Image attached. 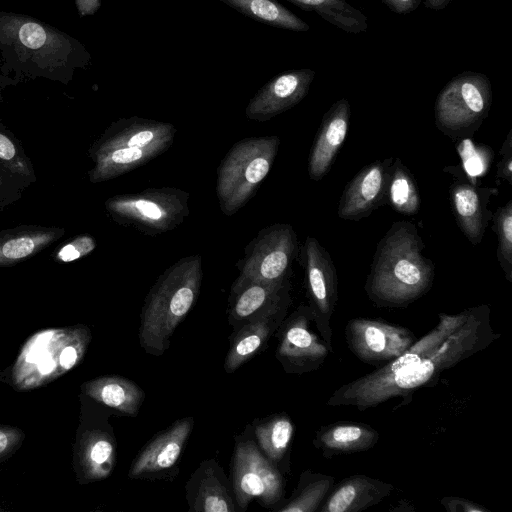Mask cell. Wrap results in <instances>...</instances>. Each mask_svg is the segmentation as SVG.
<instances>
[{
    "label": "cell",
    "instance_id": "obj_13",
    "mask_svg": "<svg viewBox=\"0 0 512 512\" xmlns=\"http://www.w3.org/2000/svg\"><path fill=\"white\" fill-rule=\"evenodd\" d=\"M290 280L264 282L239 274L231 286L228 321L234 332L259 318L286 314L292 302Z\"/></svg>",
    "mask_w": 512,
    "mask_h": 512
},
{
    "label": "cell",
    "instance_id": "obj_14",
    "mask_svg": "<svg viewBox=\"0 0 512 512\" xmlns=\"http://www.w3.org/2000/svg\"><path fill=\"white\" fill-rule=\"evenodd\" d=\"M393 158L364 166L345 186L339 200L338 216L359 221L387 202L388 181Z\"/></svg>",
    "mask_w": 512,
    "mask_h": 512
},
{
    "label": "cell",
    "instance_id": "obj_26",
    "mask_svg": "<svg viewBox=\"0 0 512 512\" xmlns=\"http://www.w3.org/2000/svg\"><path fill=\"white\" fill-rule=\"evenodd\" d=\"M243 15L261 23L306 32L310 26L276 0H220Z\"/></svg>",
    "mask_w": 512,
    "mask_h": 512
},
{
    "label": "cell",
    "instance_id": "obj_5",
    "mask_svg": "<svg viewBox=\"0 0 512 512\" xmlns=\"http://www.w3.org/2000/svg\"><path fill=\"white\" fill-rule=\"evenodd\" d=\"M280 145L277 135L247 137L228 150L217 167L216 194L226 216L243 208L269 174Z\"/></svg>",
    "mask_w": 512,
    "mask_h": 512
},
{
    "label": "cell",
    "instance_id": "obj_9",
    "mask_svg": "<svg viewBox=\"0 0 512 512\" xmlns=\"http://www.w3.org/2000/svg\"><path fill=\"white\" fill-rule=\"evenodd\" d=\"M232 489L241 510L252 500L274 510L283 501L284 479L254 441L239 440L232 459Z\"/></svg>",
    "mask_w": 512,
    "mask_h": 512
},
{
    "label": "cell",
    "instance_id": "obj_15",
    "mask_svg": "<svg viewBox=\"0 0 512 512\" xmlns=\"http://www.w3.org/2000/svg\"><path fill=\"white\" fill-rule=\"evenodd\" d=\"M314 76V70L298 69L272 78L250 99L246 117L265 122L291 109L307 95Z\"/></svg>",
    "mask_w": 512,
    "mask_h": 512
},
{
    "label": "cell",
    "instance_id": "obj_24",
    "mask_svg": "<svg viewBox=\"0 0 512 512\" xmlns=\"http://www.w3.org/2000/svg\"><path fill=\"white\" fill-rule=\"evenodd\" d=\"M285 316L286 314L265 316L233 332L232 343L225 358V371L234 372L259 352L276 328H279Z\"/></svg>",
    "mask_w": 512,
    "mask_h": 512
},
{
    "label": "cell",
    "instance_id": "obj_19",
    "mask_svg": "<svg viewBox=\"0 0 512 512\" xmlns=\"http://www.w3.org/2000/svg\"><path fill=\"white\" fill-rule=\"evenodd\" d=\"M35 181V170L24 148L0 125V208L18 201Z\"/></svg>",
    "mask_w": 512,
    "mask_h": 512
},
{
    "label": "cell",
    "instance_id": "obj_4",
    "mask_svg": "<svg viewBox=\"0 0 512 512\" xmlns=\"http://www.w3.org/2000/svg\"><path fill=\"white\" fill-rule=\"evenodd\" d=\"M176 132L172 123L138 116L111 123L89 148L90 182L112 180L147 164L172 146Z\"/></svg>",
    "mask_w": 512,
    "mask_h": 512
},
{
    "label": "cell",
    "instance_id": "obj_36",
    "mask_svg": "<svg viewBox=\"0 0 512 512\" xmlns=\"http://www.w3.org/2000/svg\"><path fill=\"white\" fill-rule=\"evenodd\" d=\"M21 42L29 48H39L46 40L44 29L36 23L24 24L19 32Z\"/></svg>",
    "mask_w": 512,
    "mask_h": 512
},
{
    "label": "cell",
    "instance_id": "obj_12",
    "mask_svg": "<svg viewBox=\"0 0 512 512\" xmlns=\"http://www.w3.org/2000/svg\"><path fill=\"white\" fill-rule=\"evenodd\" d=\"M344 336L353 355L377 367L399 357L415 342L414 333L406 327L365 317L350 319Z\"/></svg>",
    "mask_w": 512,
    "mask_h": 512
},
{
    "label": "cell",
    "instance_id": "obj_8",
    "mask_svg": "<svg viewBox=\"0 0 512 512\" xmlns=\"http://www.w3.org/2000/svg\"><path fill=\"white\" fill-rule=\"evenodd\" d=\"M299 253L297 234L288 223L262 228L246 245L236 267L240 275L252 280L281 282L290 280L292 265Z\"/></svg>",
    "mask_w": 512,
    "mask_h": 512
},
{
    "label": "cell",
    "instance_id": "obj_35",
    "mask_svg": "<svg viewBox=\"0 0 512 512\" xmlns=\"http://www.w3.org/2000/svg\"><path fill=\"white\" fill-rule=\"evenodd\" d=\"M441 505L448 512H489L486 507L458 496H445L440 500Z\"/></svg>",
    "mask_w": 512,
    "mask_h": 512
},
{
    "label": "cell",
    "instance_id": "obj_22",
    "mask_svg": "<svg viewBox=\"0 0 512 512\" xmlns=\"http://www.w3.org/2000/svg\"><path fill=\"white\" fill-rule=\"evenodd\" d=\"M379 441V432L368 424L355 421H338L322 425L316 431L313 445L323 457L365 452Z\"/></svg>",
    "mask_w": 512,
    "mask_h": 512
},
{
    "label": "cell",
    "instance_id": "obj_27",
    "mask_svg": "<svg viewBox=\"0 0 512 512\" xmlns=\"http://www.w3.org/2000/svg\"><path fill=\"white\" fill-rule=\"evenodd\" d=\"M305 11H314L330 24L347 33L358 34L368 28L367 16L345 0H288Z\"/></svg>",
    "mask_w": 512,
    "mask_h": 512
},
{
    "label": "cell",
    "instance_id": "obj_25",
    "mask_svg": "<svg viewBox=\"0 0 512 512\" xmlns=\"http://www.w3.org/2000/svg\"><path fill=\"white\" fill-rule=\"evenodd\" d=\"M335 483L331 475L304 470L291 497L274 510L279 512H316Z\"/></svg>",
    "mask_w": 512,
    "mask_h": 512
},
{
    "label": "cell",
    "instance_id": "obj_33",
    "mask_svg": "<svg viewBox=\"0 0 512 512\" xmlns=\"http://www.w3.org/2000/svg\"><path fill=\"white\" fill-rule=\"evenodd\" d=\"M96 241L90 234H81L64 243L54 253L58 262H72L90 254L96 247Z\"/></svg>",
    "mask_w": 512,
    "mask_h": 512
},
{
    "label": "cell",
    "instance_id": "obj_40",
    "mask_svg": "<svg viewBox=\"0 0 512 512\" xmlns=\"http://www.w3.org/2000/svg\"><path fill=\"white\" fill-rule=\"evenodd\" d=\"M8 445V438L7 435L0 431V453H2Z\"/></svg>",
    "mask_w": 512,
    "mask_h": 512
},
{
    "label": "cell",
    "instance_id": "obj_38",
    "mask_svg": "<svg viewBox=\"0 0 512 512\" xmlns=\"http://www.w3.org/2000/svg\"><path fill=\"white\" fill-rule=\"evenodd\" d=\"M77 351L74 347H66L60 354V364L65 369H70L77 360Z\"/></svg>",
    "mask_w": 512,
    "mask_h": 512
},
{
    "label": "cell",
    "instance_id": "obj_10",
    "mask_svg": "<svg viewBox=\"0 0 512 512\" xmlns=\"http://www.w3.org/2000/svg\"><path fill=\"white\" fill-rule=\"evenodd\" d=\"M309 307L321 338L333 353L331 318L338 301V278L329 252L312 236L301 248Z\"/></svg>",
    "mask_w": 512,
    "mask_h": 512
},
{
    "label": "cell",
    "instance_id": "obj_18",
    "mask_svg": "<svg viewBox=\"0 0 512 512\" xmlns=\"http://www.w3.org/2000/svg\"><path fill=\"white\" fill-rule=\"evenodd\" d=\"M351 108L346 98H341L328 109L311 147L308 159V174L311 180H321L345 141Z\"/></svg>",
    "mask_w": 512,
    "mask_h": 512
},
{
    "label": "cell",
    "instance_id": "obj_21",
    "mask_svg": "<svg viewBox=\"0 0 512 512\" xmlns=\"http://www.w3.org/2000/svg\"><path fill=\"white\" fill-rule=\"evenodd\" d=\"M392 484L364 474H354L333 486L320 512H360L378 505L387 498Z\"/></svg>",
    "mask_w": 512,
    "mask_h": 512
},
{
    "label": "cell",
    "instance_id": "obj_29",
    "mask_svg": "<svg viewBox=\"0 0 512 512\" xmlns=\"http://www.w3.org/2000/svg\"><path fill=\"white\" fill-rule=\"evenodd\" d=\"M92 392L108 407L135 416L145 397L144 391L133 381L122 377L105 378L93 384Z\"/></svg>",
    "mask_w": 512,
    "mask_h": 512
},
{
    "label": "cell",
    "instance_id": "obj_11",
    "mask_svg": "<svg viewBox=\"0 0 512 512\" xmlns=\"http://www.w3.org/2000/svg\"><path fill=\"white\" fill-rule=\"evenodd\" d=\"M313 321L309 305L301 304L280 324L276 358L286 373L303 375L316 371L332 353L312 330Z\"/></svg>",
    "mask_w": 512,
    "mask_h": 512
},
{
    "label": "cell",
    "instance_id": "obj_39",
    "mask_svg": "<svg viewBox=\"0 0 512 512\" xmlns=\"http://www.w3.org/2000/svg\"><path fill=\"white\" fill-rule=\"evenodd\" d=\"M452 0H424V6L431 10H443Z\"/></svg>",
    "mask_w": 512,
    "mask_h": 512
},
{
    "label": "cell",
    "instance_id": "obj_34",
    "mask_svg": "<svg viewBox=\"0 0 512 512\" xmlns=\"http://www.w3.org/2000/svg\"><path fill=\"white\" fill-rule=\"evenodd\" d=\"M496 177L512 184V131L510 130L499 151Z\"/></svg>",
    "mask_w": 512,
    "mask_h": 512
},
{
    "label": "cell",
    "instance_id": "obj_32",
    "mask_svg": "<svg viewBox=\"0 0 512 512\" xmlns=\"http://www.w3.org/2000/svg\"><path fill=\"white\" fill-rule=\"evenodd\" d=\"M458 151L463 160L465 172L475 179L485 174L490 167V162L493 157L490 147L485 145H475L471 142L470 138L461 140Z\"/></svg>",
    "mask_w": 512,
    "mask_h": 512
},
{
    "label": "cell",
    "instance_id": "obj_30",
    "mask_svg": "<svg viewBox=\"0 0 512 512\" xmlns=\"http://www.w3.org/2000/svg\"><path fill=\"white\" fill-rule=\"evenodd\" d=\"M387 202L395 211L406 216L417 214L420 208V194L416 181L399 157L393 159L391 166Z\"/></svg>",
    "mask_w": 512,
    "mask_h": 512
},
{
    "label": "cell",
    "instance_id": "obj_16",
    "mask_svg": "<svg viewBox=\"0 0 512 512\" xmlns=\"http://www.w3.org/2000/svg\"><path fill=\"white\" fill-rule=\"evenodd\" d=\"M186 499L190 511L235 512L237 503L232 485L214 459L200 463L186 483Z\"/></svg>",
    "mask_w": 512,
    "mask_h": 512
},
{
    "label": "cell",
    "instance_id": "obj_37",
    "mask_svg": "<svg viewBox=\"0 0 512 512\" xmlns=\"http://www.w3.org/2000/svg\"><path fill=\"white\" fill-rule=\"evenodd\" d=\"M382 2L397 14H407L416 10L421 0H382Z\"/></svg>",
    "mask_w": 512,
    "mask_h": 512
},
{
    "label": "cell",
    "instance_id": "obj_1",
    "mask_svg": "<svg viewBox=\"0 0 512 512\" xmlns=\"http://www.w3.org/2000/svg\"><path fill=\"white\" fill-rule=\"evenodd\" d=\"M438 317V324L399 357L341 385L326 405L364 411L393 397L410 401L417 389L434 386L443 371L482 351L499 336L490 325L488 305L457 314L439 313Z\"/></svg>",
    "mask_w": 512,
    "mask_h": 512
},
{
    "label": "cell",
    "instance_id": "obj_2",
    "mask_svg": "<svg viewBox=\"0 0 512 512\" xmlns=\"http://www.w3.org/2000/svg\"><path fill=\"white\" fill-rule=\"evenodd\" d=\"M417 226L394 222L377 244L364 285L368 299L379 308H405L433 286L435 266L423 254Z\"/></svg>",
    "mask_w": 512,
    "mask_h": 512
},
{
    "label": "cell",
    "instance_id": "obj_23",
    "mask_svg": "<svg viewBox=\"0 0 512 512\" xmlns=\"http://www.w3.org/2000/svg\"><path fill=\"white\" fill-rule=\"evenodd\" d=\"M66 234L58 226L21 225L0 231V267L25 261Z\"/></svg>",
    "mask_w": 512,
    "mask_h": 512
},
{
    "label": "cell",
    "instance_id": "obj_31",
    "mask_svg": "<svg viewBox=\"0 0 512 512\" xmlns=\"http://www.w3.org/2000/svg\"><path fill=\"white\" fill-rule=\"evenodd\" d=\"M492 229L497 237V259L508 282H512V200L492 214Z\"/></svg>",
    "mask_w": 512,
    "mask_h": 512
},
{
    "label": "cell",
    "instance_id": "obj_28",
    "mask_svg": "<svg viewBox=\"0 0 512 512\" xmlns=\"http://www.w3.org/2000/svg\"><path fill=\"white\" fill-rule=\"evenodd\" d=\"M294 425L286 413L269 417L255 426V436L263 454L275 465L287 455Z\"/></svg>",
    "mask_w": 512,
    "mask_h": 512
},
{
    "label": "cell",
    "instance_id": "obj_7",
    "mask_svg": "<svg viewBox=\"0 0 512 512\" xmlns=\"http://www.w3.org/2000/svg\"><path fill=\"white\" fill-rule=\"evenodd\" d=\"M491 104L489 78L483 73L464 71L453 77L437 96L436 127L452 140L471 138L488 116Z\"/></svg>",
    "mask_w": 512,
    "mask_h": 512
},
{
    "label": "cell",
    "instance_id": "obj_20",
    "mask_svg": "<svg viewBox=\"0 0 512 512\" xmlns=\"http://www.w3.org/2000/svg\"><path fill=\"white\" fill-rule=\"evenodd\" d=\"M495 192L494 189L479 188L464 181L454 182L450 186L449 199L456 223L473 245L482 241L488 221L492 218L488 202Z\"/></svg>",
    "mask_w": 512,
    "mask_h": 512
},
{
    "label": "cell",
    "instance_id": "obj_6",
    "mask_svg": "<svg viewBox=\"0 0 512 512\" xmlns=\"http://www.w3.org/2000/svg\"><path fill=\"white\" fill-rule=\"evenodd\" d=\"M190 194L176 187H151L117 194L104 207L115 223L155 237L174 230L189 215Z\"/></svg>",
    "mask_w": 512,
    "mask_h": 512
},
{
    "label": "cell",
    "instance_id": "obj_3",
    "mask_svg": "<svg viewBox=\"0 0 512 512\" xmlns=\"http://www.w3.org/2000/svg\"><path fill=\"white\" fill-rule=\"evenodd\" d=\"M202 279L200 255L183 257L159 275L140 315L139 341L146 353H165L175 329L195 304Z\"/></svg>",
    "mask_w": 512,
    "mask_h": 512
},
{
    "label": "cell",
    "instance_id": "obj_17",
    "mask_svg": "<svg viewBox=\"0 0 512 512\" xmlns=\"http://www.w3.org/2000/svg\"><path fill=\"white\" fill-rule=\"evenodd\" d=\"M193 427V418L177 420L158 433L137 455L129 469L130 478H146L172 468L178 461Z\"/></svg>",
    "mask_w": 512,
    "mask_h": 512
}]
</instances>
